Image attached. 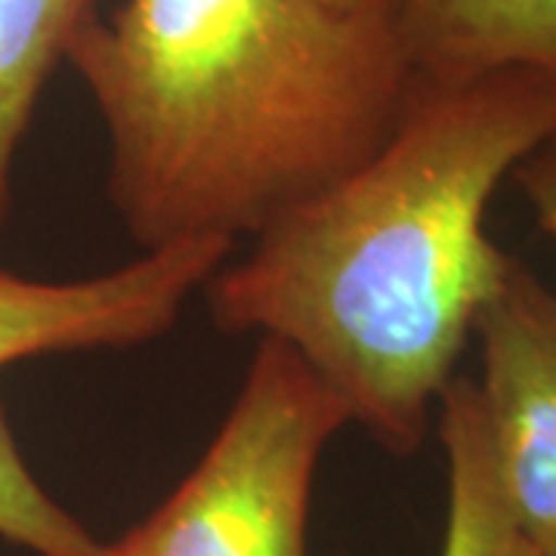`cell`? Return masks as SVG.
I'll use <instances>...</instances> for the list:
<instances>
[{
  "label": "cell",
  "instance_id": "obj_1",
  "mask_svg": "<svg viewBox=\"0 0 556 556\" xmlns=\"http://www.w3.org/2000/svg\"><path fill=\"white\" fill-rule=\"evenodd\" d=\"M551 134L556 80L541 72L415 75L371 159L204 285L214 325L288 343L383 448L412 455L510 263L489 204Z\"/></svg>",
  "mask_w": 556,
  "mask_h": 556
},
{
  "label": "cell",
  "instance_id": "obj_2",
  "mask_svg": "<svg viewBox=\"0 0 556 556\" xmlns=\"http://www.w3.org/2000/svg\"><path fill=\"white\" fill-rule=\"evenodd\" d=\"M65 62L142 251L254 239L371 159L415 78L399 0H124Z\"/></svg>",
  "mask_w": 556,
  "mask_h": 556
},
{
  "label": "cell",
  "instance_id": "obj_3",
  "mask_svg": "<svg viewBox=\"0 0 556 556\" xmlns=\"http://www.w3.org/2000/svg\"><path fill=\"white\" fill-rule=\"evenodd\" d=\"M350 420L288 343L260 338L195 470L105 556H306L316 464Z\"/></svg>",
  "mask_w": 556,
  "mask_h": 556
},
{
  "label": "cell",
  "instance_id": "obj_4",
  "mask_svg": "<svg viewBox=\"0 0 556 556\" xmlns=\"http://www.w3.org/2000/svg\"><path fill=\"white\" fill-rule=\"evenodd\" d=\"M473 334L501 489L519 532L541 556H556V291L510 257Z\"/></svg>",
  "mask_w": 556,
  "mask_h": 556
},
{
  "label": "cell",
  "instance_id": "obj_5",
  "mask_svg": "<svg viewBox=\"0 0 556 556\" xmlns=\"http://www.w3.org/2000/svg\"><path fill=\"white\" fill-rule=\"evenodd\" d=\"M232 251L229 239L174 241L78 281L0 273V371L22 358L159 340Z\"/></svg>",
  "mask_w": 556,
  "mask_h": 556
},
{
  "label": "cell",
  "instance_id": "obj_6",
  "mask_svg": "<svg viewBox=\"0 0 556 556\" xmlns=\"http://www.w3.org/2000/svg\"><path fill=\"white\" fill-rule=\"evenodd\" d=\"M399 31L424 78L529 68L556 80V0H399Z\"/></svg>",
  "mask_w": 556,
  "mask_h": 556
},
{
  "label": "cell",
  "instance_id": "obj_7",
  "mask_svg": "<svg viewBox=\"0 0 556 556\" xmlns=\"http://www.w3.org/2000/svg\"><path fill=\"white\" fill-rule=\"evenodd\" d=\"M448 510L439 556H541L519 532L495 470L477 380L455 375L437 402Z\"/></svg>",
  "mask_w": 556,
  "mask_h": 556
},
{
  "label": "cell",
  "instance_id": "obj_8",
  "mask_svg": "<svg viewBox=\"0 0 556 556\" xmlns=\"http://www.w3.org/2000/svg\"><path fill=\"white\" fill-rule=\"evenodd\" d=\"M105 0H0V229L13 207V164L47 80Z\"/></svg>",
  "mask_w": 556,
  "mask_h": 556
},
{
  "label": "cell",
  "instance_id": "obj_9",
  "mask_svg": "<svg viewBox=\"0 0 556 556\" xmlns=\"http://www.w3.org/2000/svg\"><path fill=\"white\" fill-rule=\"evenodd\" d=\"M0 538L38 556H105V544L87 532L40 485L22 457L0 402Z\"/></svg>",
  "mask_w": 556,
  "mask_h": 556
},
{
  "label": "cell",
  "instance_id": "obj_10",
  "mask_svg": "<svg viewBox=\"0 0 556 556\" xmlns=\"http://www.w3.org/2000/svg\"><path fill=\"white\" fill-rule=\"evenodd\" d=\"M510 177L517 179L538 226L556 241V134L538 142L535 149L519 161Z\"/></svg>",
  "mask_w": 556,
  "mask_h": 556
},
{
  "label": "cell",
  "instance_id": "obj_11",
  "mask_svg": "<svg viewBox=\"0 0 556 556\" xmlns=\"http://www.w3.org/2000/svg\"><path fill=\"white\" fill-rule=\"evenodd\" d=\"M331 3H340V7H356V3H371V0H331Z\"/></svg>",
  "mask_w": 556,
  "mask_h": 556
}]
</instances>
